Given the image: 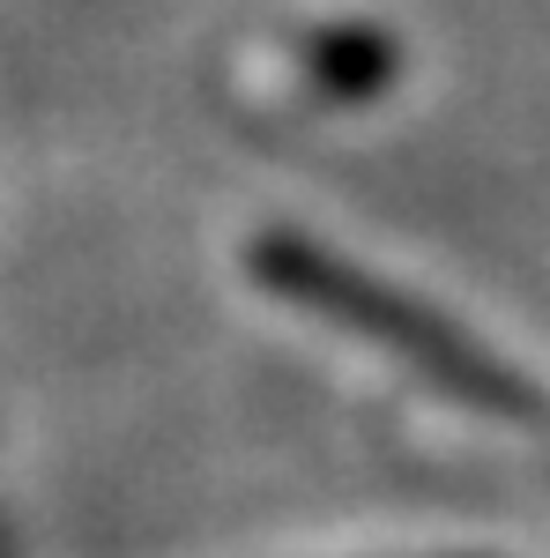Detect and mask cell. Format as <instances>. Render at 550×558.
<instances>
[{
  "label": "cell",
  "mask_w": 550,
  "mask_h": 558,
  "mask_svg": "<svg viewBox=\"0 0 550 558\" xmlns=\"http://www.w3.org/2000/svg\"><path fill=\"white\" fill-rule=\"evenodd\" d=\"M260 268H268L276 291H291V299L320 305V313H335V320H350V328H365L372 343H387L394 357H410L424 380H439L447 395H462V402L491 410V417L550 425V402L521 380V373H506L499 357H484L476 343H462V328H447L439 313L410 305L402 291H387V283H372V276L342 268L335 254H313V246L276 239V246L260 254Z\"/></svg>",
  "instance_id": "6da1fadb"
}]
</instances>
